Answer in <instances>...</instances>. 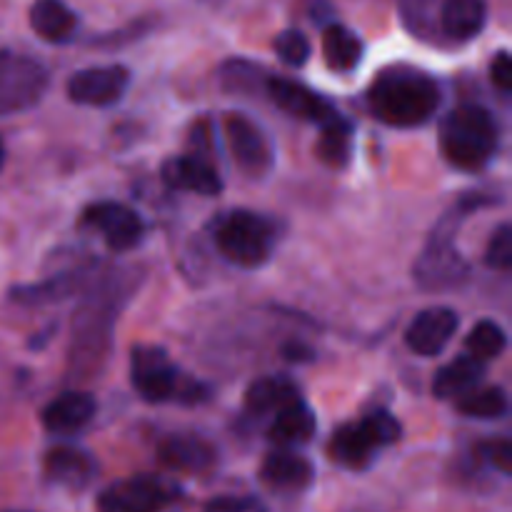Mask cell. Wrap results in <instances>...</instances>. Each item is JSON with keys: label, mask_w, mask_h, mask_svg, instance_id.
I'll return each mask as SVG.
<instances>
[{"label": "cell", "mask_w": 512, "mask_h": 512, "mask_svg": "<svg viewBox=\"0 0 512 512\" xmlns=\"http://www.w3.org/2000/svg\"><path fill=\"white\" fill-rule=\"evenodd\" d=\"M215 245L220 255L240 268H258L270 258L275 245V230L270 220L250 210H235L225 215L215 228Z\"/></svg>", "instance_id": "obj_4"}, {"label": "cell", "mask_w": 512, "mask_h": 512, "mask_svg": "<svg viewBox=\"0 0 512 512\" xmlns=\"http://www.w3.org/2000/svg\"><path fill=\"white\" fill-rule=\"evenodd\" d=\"M130 380L140 398L148 403H165L185 395L188 403L203 398L205 390H183V378L173 360L158 345H138L130 355Z\"/></svg>", "instance_id": "obj_6"}, {"label": "cell", "mask_w": 512, "mask_h": 512, "mask_svg": "<svg viewBox=\"0 0 512 512\" xmlns=\"http://www.w3.org/2000/svg\"><path fill=\"white\" fill-rule=\"evenodd\" d=\"M158 460L180 473H203L215 463V448L198 435H170L158 445Z\"/></svg>", "instance_id": "obj_17"}, {"label": "cell", "mask_w": 512, "mask_h": 512, "mask_svg": "<svg viewBox=\"0 0 512 512\" xmlns=\"http://www.w3.org/2000/svg\"><path fill=\"white\" fill-rule=\"evenodd\" d=\"M383 448L378 443V438L373 435L370 425L363 420L358 423H348L343 428L335 430V435L330 438L328 445V455L335 460L338 465L350 470H363L373 463L375 453Z\"/></svg>", "instance_id": "obj_14"}, {"label": "cell", "mask_w": 512, "mask_h": 512, "mask_svg": "<svg viewBox=\"0 0 512 512\" xmlns=\"http://www.w3.org/2000/svg\"><path fill=\"white\" fill-rule=\"evenodd\" d=\"M465 348L470 350V355L478 360H493L503 355V350L508 348V338H505V330L500 328L493 320H480L473 330L465 338Z\"/></svg>", "instance_id": "obj_28"}, {"label": "cell", "mask_w": 512, "mask_h": 512, "mask_svg": "<svg viewBox=\"0 0 512 512\" xmlns=\"http://www.w3.org/2000/svg\"><path fill=\"white\" fill-rule=\"evenodd\" d=\"M275 53L290 68H300V65L308 63L310 58V43L300 30H283V33L275 38Z\"/></svg>", "instance_id": "obj_29"}, {"label": "cell", "mask_w": 512, "mask_h": 512, "mask_svg": "<svg viewBox=\"0 0 512 512\" xmlns=\"http://www.w3.org/2000/svg\"><path fill=\"white\" fill-rule=\"evenodd\" d=\"M48 68L28 55L0 53V115L33 108L48 90Z\"/></svg>", "instance_id": "obj_7"}, {"label": "cell", "mask_w": 512, "mask_h": 512, "mask_svg": "<svg viewBox=\"0 0 512 512\" xmlns=\"http://www.w3.org/2000/svg\"><path fill=\"white\" fill-rule=\"evenodd\" d=\"M180 498V488L158 475H133L98 495V512H163Z\"/></svg>", "instance_id": "obj_8"}, {"label": "cell", "mask_w": 512, "mask_h": 512, "mask_svg": "<svg viewBox=\"0 0 512 512\" xmlns=\"http://www.w3.org/2000/svg\"><path fill=\"white\" fill-rule=\"evenodd\" d=\"M458 330V313L450 308H428L410 323L405 343L415 355L433 358L443 353Z\"/></svg>", "instance_id": "obj_13"}, {"label": "cell", "mask_w": 512, "mask_h": 512, "mask_svg": "<svg viewBox=\"0 0 512 512\" xmlns=\"http://www.w3.org/2000/svg\"><path fill=\"white\" fill-rule=\"evenodd\" d=\"M225 138H228L235 163L248 175H263L273 163V153H270L265 135L260 133L258 125H253L243 115L225 118Z\"/></svg>", "instance_id": "obj_12"}, {"label": "cell", "mask_w": 512, "mask_h": 512, "mask_svg": "<svg viewBox=\"0 0 512 512\" xmlns=\"http://www.w3.org/2000/svg\"><path fill=\"white\" fill-rule=\"evenodd\" d=\"M508 395L498 385H490V388H473L470 393H465L463 398H458V410L468 418L478 420H498L503 415H508Z\"/></svg>", "instance_id": "obj_27"}, {"label": "cell", "mask_w": 512, "mask_h": 512, "mask_svg": "<svg viewBox=\"0 0 512 512\" xmlns=\"http://www.w3.org/2000/svg\"><path fill=\"white\" fill-rule=\"evenodd\" d=\"M498 148V125L483 105L463 103L440 123V150L453 168L473 173L485 168Z\"/></svg>", "instance_id": "obj_2"}, {"label": "cell", "mask_w": 512, "mask_h": 512, "mask_svg": "<svg viewBox=\"0 0 512 512\" xmlns=\"http://www.w3.org/2000/svg\"><path fill=\"white\" fill-rule=\"evenodd\" d=\"M490 75H493V83L498 85L503 93H510L512 90V58L508 50H500L493 58V65H490Z\"/></svg>", "instance_id": "obj_33"}, {"label": "cell", "mask_w": 512, "mask_h": 512, "mask_svg": "<svg viewBox=\"0 0 512 512\" xmlns=\"http://www.w3.org/2000/svg\"><path fill=\"white\" fill-rule=\"evenodd\" d=\"M95 400L85 393H63L53 403L45 405L43 425L48 433L70 435L93 420Z\"/></svg>", "instance_id": "obj_18"}, {"label": "cell", "mask_w": 512, "mask_h": 512, "mask_svg": "<svg viewBox=\"0 0 512 512\" xmlns=\"http://www.w3.org/2000/svg\"><path fill=\"white\" fill-rule=\"evenodd\" d=\"M45 478L53 485L68 490H83L88 488L90 480L98 473V463L90 453L80 448H70V445H60L53 448L43 460Z\"/></svg>", "instance_id": "obj_16"}, {"label": "cell", "mask_w": 512, "mask_h": 512, "mask_svg": "<svg viewBox=\"0 0 512 512\" xmlns=\"http://www.w3.org/2000/svg\"><path fill=\"white\" fill-rule=\"evenodd\" d=\"M488 20L485 0H443L440 3V28L450 40H473Z\"/></svg>", "instance_id": "obj_20"}, {"label": "cell", "mask_w": 512, "mask_h": 512, "mask_svg": "<svg viewBox=\"0 0 512 512\" xmlns=\"http://www.w3.org/2000/svg\"><path fill=\"white\" fill-rule=\"evenodd\" d=\"M83 223L103 233L105 245L115 253H125L133 250L135 245L143 240L145 225L135 210L128 205L113 203V200H103V203H93L83 213Z\"/></svg>", "instance_id": "obj_9"}, {"label": "cell", "mask_w": 512, "mask_h": 512, "mask_svg": "<svg viewBox=\"0 0 512 512\" xmlns=\"http://www.w3.org/2000/svg\"><path fill=\"white\" fill-rule=\"evenodd\" d=\"M78 18L63 0H35L30 8V28L48 43H63L73 35Z\"/></svg>", "instance_id": "obj_23"}, {"label": "cell", "mask_w": 512, "mask_h": 512, "mask_svg": "<svg viewBox=\"0 0 512 512\" xmlns=\"http://www.w3.org/2000/svg\"><path fill=\"white\" fill-rule=\"evenodd\" d=\"M163 183L173 190H190L198 195H218L223 190L218 170L203 155H180L163 165Z\"/></svg>", "instance_id": "obj_15"}, {"label": "cell", "mask_w": 512, "mask_h": 512, "mask_svg": "<svg viewBox=\"0 0 512 512\" xmlns=\"http://www.w3.org/2000/svg\"><path fill=\"white\" fill-rule=\"evenodd\" d=\"M323 55L328 68L335 73H348L363 60V43L345 25H328L323 33Z\"/></svg>", "instance_id": "obj_24"}, {"label": "cell", "mask_w": 512, "mask_h": 512, "mask_svg": "<svg viewBox=\"0 0 512 512\" xmlns=\"http://www.w3.org/2000/svg\"><path fill=\"white\" fill-rule=\"evenodd\" d=\"M130 85V70L123 65H100V68L78 70L68 80V98L78 105H103L118 103Z\"/></svg>", "instance_id": "obj_10"}, {"label": "cell", "mask_w": 512, "mask_h": 512, "mask_svg": "<svg viewBox=\"0 0 512 512\" xmlns=\"http://www.w3.org/2000/svg\"><path fill=\"white\" fill-rule=\"evenodd\" d=\"M485 265H490L493 270H503V273L512 268V228L508 223L500 225L490 238L488 250H485Z\"/></svg>", "instance_id": "obj_30"}, {"label": "cell", "mask_w": 512, "mask_h": 512, "mask_svg": "<svg viewBox=\"0 0 512 512\" xmlns=\"http://www.w3.org/2000/svg\"><path fill=\"white\" fill-rule=\"evenodd\" d=\"M470 208H475V200H470L468 205H460L455 213L445 215L438 228L430 233L428 245H425L423 255L415 263V280L423 288H453V285L463 283L465 275H468V263L455 250V233H458V223L468 215Z\"/></svg>", "instance_id": "obj_3"}, {"label": "cell", "mask_w": 512, "mask_h": 512, "mask_svg": "<svg viewBox=\"0 0 512 512\" xmlns=\"http://www.w3.org/2000/svg\"><path fill=\"white\" fill-rule=\"evenodd\" d=\"M260 480L273 490H303L313 480V465L300 455L278 450L260 465Z\"/></svg>", "instance_id": "obj_19"}, {"label": "cell", "mask_w": 512, "mask_h": 512, "mask_svg": "<svg viewBox=\"0 0 512 512\" xmlns=\"http://www.w3.org/2000/svg\"><path fill=\"white\" fill-rule=\"evenodd\" d=\"M258 510V500L253 498H238V495H223L205 505V512H255Z\"/></svg>", "instance_id": "obj_32"}, {"label": "cell", "mask_w": 512, "mask_h": 512, "mask_svg": "<svg viewBox=\"0 0 512 512\" xmlns=\"http://www.w3.org/2000/svg\"><path fill=\"white\" fill-rule=\"evenodd\" d=\"M315 435V413L303 403V400H293V403L283 405L278 410L270 428V440L283 448H293V445L308 443Z\"/></svg>", "instance_id": "obj_22"}, {"label": "cell", "mask_w": 512, "mask_h": 512, "mask_svg": "<svg viewBox=\"0 0 512 512\" xmlns=\"http://www.w3.org/2000/svg\"><path fill=\"white\" fill-rule=\"evenodd\" d=\"M5 512H20V510H5Z\"/></svg>", "instance_id": "obj_35"}, {"label": "cell", "mask_w": 512, "mask_h": 512, "mask_svg": "<svg viewBox=\"0 0 512 512\" xmlns=\"http://www.w3.org/2000/svg\"><path fill=\"white\" fill-rule=\"evenodd\" d=\"M483 375H485V360L473 358V355H463V358L448 363L438 375H435V383H433L435 398L440 400L463 398L465 393L478 388Z\"/></svg>", "instance_id": "obj_21"}, {"label": "cell", "mask_w": 512, "mask_h": 512, "mask_svg": "<svg viewBox=\"0 0 512 512\" xmlns=\"http://www.w3.org/2000/svg\"><path fill=\"white\" fill-rule=\"evenodd\" d=\"M368 105L378 120L393 128H418L440 105V88L430 75L415 68H390L368 90Z\"/></svg>", "instance_id": "obj_1"}, {"label": "cell", "mask_w": 512, "mask_h": 512, "mask_svg": "<svg viewBox=\"0 0 512 512\" xmlns=\"http://www.w3.org/2000/svg\"><path fill=\"white\" fill-rule=\"evenodd\" d=\"M293 400H298V388L288 378H260L245 393V408L255 415L278 413Z\"/></svg>", "instance_id": "obj_25"}, {"label": "cell", "mask_w": 512, "mask_h": 512, "mask_svg": "<svg viewBox=\"0 0 512 512\" xmlns=\"http://www.w3.org/2000/svg\"><path fill=\"white\" fill-rule=\"evenodd\" d=\"M480 458L493 465L503 475L512 473V445L510 440H493V443L480 445Z\"/></svg>", "instance_id": "obj_31"}, {"label": "cell", "mask_w": 512, "mask_h": 512, "mask_svg": "<svg viewBox=\"0 0 512 512\" xmlns=\"http://www.w3.org/2000/svg\"><path fill=\"white\" fill-rule=\"evenodd\" d=\"M3 160H5V150H3V140H0V168H3Z\"/></svg>", "instance_id": "obj_34"}, {"label": "cell", "mask_w": 512, "mask_h": 512, "mask_svg": "<svg viewBox=\"0 0 512 512\" xmlns=\"http://www.w3.org/2000/svg\"><path fill=\"white\" fill-rule=\"evenodd\" d=\"M120 290L113 285H105L98 293L90 295L78 313L73 340V360L75 368L95 370V363L105 358L108 350L110 325H113L115 313H118Z\"/></svg>", "instance_id": "obj_5"}, {"label": "cell", "mask_w": 512, "mask_h": 512, "mask_svg": "<svg viewBox=\"0 0 512 512\" xmlns=\"http://www.w3.org/2000/svg\"><path fill=\"white\" fill-rule=\"evenodd\" d=\"M265 90H268L270 100H273L280 110L293 115V118L308 120V123L315 125H323L328 123V120L338 118V110H335L323 95H318L315 90H310L308 85L303 83H295V80L273 75V78H265Z\"/></svg>", "instance_id": "obj_11"}, {"label": "cell", "mask_w": 512, "mask_h": 512, "mask_svg": "<svg viewBox=\"0 0 512 512\" xmlns=\"http://www.w3.org/2000/svg\"><path fill=\"white\" fill-rule=\"evenodd\" d=\"M350 148H353V128L345 118H333L320 125V138L315 150L318 158L330 168H343L350 160Z\"/></svg>", "instance_id": "obj_26"}]
</instances>
